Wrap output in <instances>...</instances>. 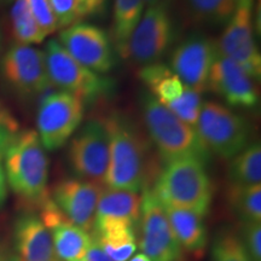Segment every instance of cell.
Returning <instances> with one entry per match:
<instances>
[{
	"instance_id": "cell-1",
	"label": "cell",
	"mask_w": 261,
	"mask_h": 261,
	"mask_svg": "<svg viewBox=\"0 0 261 261\" xmlns=\"http://www.w3.org/2000/svg\"><path fill=\"white\" fill-rule=\"evenodd\" d=\"M3 158L6 181L16 195L38 205L50 197L48 159L37 130L15 132L5 146Z\"/></svg>"
},
{
	"instance_id": "cell-2",
	"label": "cell",
	"mask_w": 261,
	"mask_h": 261,
	"mask_svg": "<svg viewBox=\"0 0 261 261\" xmlns=\"http://www.w3.org/2000/svg\"><path fill=\"white\" fill-rule=\"evenodd\" d=\"M205 165L195 158L165 163L152 189L155 196L166 207L190 211L204 218L213 201V185Z\"/></svg>"
},
{
	"instance_id": "cell-3",
	"label": "cell",
	"mask_w": 261,
	"mask_h": 261,
	"mask_svg": "<svg viewBox=\"0 0 261 261\" xmlns=\"http://www.w3.org/2000/svg\"><path fill=\"white\" fill-rule=\"evenodd\" d=\"M103 122L109 139V165L103 184L140 192L145 188V151L136 127L119 113L110 114Z\"/></svg>"
},
{
	"instance_id": "cell-4",
	"label": "cell",
	"mask_w": 261,
	"mask_h": 261,
	"mask_svg": "<svg viewBox=\"0 0 261 261\" xmlns=\"http://www.w3.org/2000/svg\"><path fill=\"white\" fill-rule=\"evenodd\" d=\"M142 106L146 129L163 162L184 158H195L204 163L210 161L211 152L195 127L181 121L151 94L143 97Z\"/></svg>"
},
{
	"instance_id": "cell-5",
	"label": "cell",
	"mask_w": 261,
	"mask_h": 261,
	"mask_svg": "<svg viewBox=\"0 0 261 261\" xmlns=\"http://www.w3.org/2000/svg\"><path fill=\"white\" fill-rule=\"evenodd\" d=\"M45 64L52 86L92 103L112 93L114 83L109 77L87 69L64 50L58 40H50L44 51Z\"/></svg>"
},
{
	"instance_id": "cell-6",
	"label": "cell",
	"mask_w": 261,
	"mask_h": 261,
	"mask_svg": "<svg viewBox=\"0 0 261 261\" xmlns=\"http://www.w3.org/2000/svg\"><path fill=\"white\" fill-rule=\"evenodd\" d=\"M210 152L232 159L249 145L250 126L242 115L217 102H205L195 126Z\"/></svg>"
},
{
	"instance_id": "cell-7",
	"label": "cell",
	"mask_w": 261,
	"mask_h": 261,
	"mask_svg": "<svg viewBox=\"0 0 261 261\" xmlns=\"http://www.w3.org/2000/svg\"><path fill=\"white\" fill-rule=\"evenodd\" d=\"M174 38V23L167 0L150 5L130 35L126 58L142 67L158 63L169 51Z\"/></svg>"
},
{
	"instance_id": "cell-8",
	"label": "cell",
	"mask_w": 261,
	"mask_h": 261,
	"mask_svg": "<svg viewBox=\"0 0 261 261\" xmlns=\"http://www.w3.org/2000/svg\"><path fill=\"white\" fill-rule=\"evenodd\" d=\"M84 102L73 94L57 91L42 97L37 114L38 136L44 149H60L83 121Z\"/></svg>"
},
{
	"instance_id": "cell-9",
	"label": "cell",
	"mask_w": 261,
	"mask_h": 261,
	"mask_svg": "<svg viewBox=\"0 0 261 261\" xmlns=\"http://www.w3.org/2000/svg\"><path fill=\"white\" fill-rule=\"evenodd\" d=\"M254 0H238L217 47L221 55L236 62L254 80H260L261 55L254 35Z\"/></svg>"
},
{
	"instance_id": "cell-10",
	"label": "cell",
	"mask_w": 261,
	"mask_h": 261,
	"mask_svg": "<svg viewBox=\"0 0 261 261\" xmlns=\"http://www.w3.org/2000/svg\"><path fill=\"white\" fill-rule=\"evenodd\" d=\"M139 247L151 261H180L182 248L169 224L165 208L152 189L142 194L139 225Z\"/></svg>"
},
{
	"instance_id": "cell-11",
	"label": "cell",
	"mask_w": 261,
	"mask_h": 261,
	"mask_svg": "<svg viewBox=\"0 0 261 261\" xmlns=\"http://www.w3.org/2000/svg\"><path fill=\"white\" fill-rule=\"evenodd\" d=\"M68 159L77 178L102 184L109 165V139L103 121L90 120L75 132Z\"/></svg>"
},
{
	"instance_id": "cell-12",
	"label": "cell",
	"mask_w": 261,
	"mask_h": 261,
	"mask_svg": "<svg viewBox=\"0 0 261 261\" xmlns=\"http://www.w3.org/2000/svg\"><path fill=\"white\" fill-rule=\"evenodd\" d=\"M58 42L75 61L94 73H109L115 67V48L106 31L97 25L77 22L62 29Z\"/></svg>"
},
{
	"instance_id": "cell-13",
	"label": "cell",
	"mask_w": 261,
	"mask_h": 261,
	"mask_svg": "<svg viewBox=\"0 0 261 261\" xmlns=\"http://www.w3.org/2000/svg\"><path fill=\"white\" fill-rule=\"evenodd\" d=\"M3 74L10 86L22 97L50 93L52 84L48 77L44 52L31 45L16 44L3 58Z\"/></svg>"
},
{
	"instance_id": "cell-14",
	"label": "cell",
	"mask_w": 261,
	"mask_h": 261,
	"mask_svg": "<svg viewBox=\"0 0 261 261\" xmlns=\"http://www.w3.org/2000/svg\"><path fill=\"white\" fill-rule=\"evenodd\" d=\"M217 54V42L196 33L173 50L169 68L185 86L202 94L208 91V79Z\"/></svg>"
},
{
	"instance_id": "cell-15",
	"label": "cell",
	"mask_w": 261,
	"mask_h": 261,
	"mask_svg": "<svg viewBox=\"0 0 261 261\" xmlns=\"http://www.w3.org/2000/svg\"><path fill=\"white\" fill-rule=\"evenodd\" d=\"M208 90L233 108L252 109L259 104L255 80L230 58L218 51L208 79Z\"/></svg>"
},
{
	"instance_id": "cell-16",
	"label": "cell",
	"mask_w": 261,
	"mask_h": 261,
	"mask_svg": "<svg viewBox=\"0 0 261 261\" xmlns=\"http://www.w3.org/2000/svg\"><path fill=\"white\" fill-rule=\"evenodd\" d=\"M103 190L99 182L80 178L64 179L54 188L52 201L67 219L87 232H91L98 201Z\"/></svg>"
},
{
	"instance_id": "cell-17",
	"label": "cell",
	"mask_w": 261,
	"mask_h": 261,
	"mask_svg": "<svg viewBox=\"0 0 261 261\" xmlns=\"http://www.w3.org/2000/svg\"><path fill=\"white\" fill-rule=\"evenodd\" d=\"M40 219L50 231L61 261H85L92 236L71 223L48 197L41 205Z\"/></svg>"
},
{
	"instance_id": "cell-18",
	"label": "cell",
	"mask_w": 261,
	"mask_h": 261,
	"mask_svg": "<svg viewBox=\"0 0 261 261\" xmlns=\"http://www.w3.org/2000/svg\"><path fill=\"white\" fill-rule=\"evenodd\" d=\"M142 195L139 192L117 189H104L98 201L93 228L91 232H102L112 227L126 226L137 231L140 219Z\"/></svg>"
},
{
	"instance_id": "cell-19",
	"label": "cell",
	"mask_w": 261,
	"mask_h": 261,
	"mask_svg": "<svg viewBox=\"0 0 261 261\" xmlns=\"http://www.w3.org/2000/svg\"><path fill=\"white\" fill-rule=\"evenodd\" d=\"M14 240L17 261H61L50 231L38 215L27 213L16 220Z\"/></svg>"
},
{
	"instance_id": "cell-20",
	"label": "cell",
	"mask_w": 261,
	"mask_h": 261,
	"mask_svg": "<svg viewBox=\"0 0 261 261\" xmlns=\"http://www.w3.org/2000/svg\"><path fill=\"white\" fill-rule=\"evenodd\" d=\"M163 208L167 214L173 232L182 249L195 255H201L207 246V230L203 223V217L194 212L179 208L166 205H163Z\"/></svg>"
},
{
	"instance_id": "cell-21",
	"label": "cell",
	"mask_w": 261,
	"mask_h": 261,
	"mask_svg": "<svg viewBox=\"0 0 261 261\" xmlns=\"http://www.w3.org/2000/svg\"><path fill=\"white\" fill-rule=\"evenodd\" d=\"M138 74L150 94L162 106H167L184 92L185 85L167 64L158 62L145 65Z\"/></svg>"
},
{
	"instance_id": "cell-22",
	"label": "cell",
	"mask_w": 261,
	"mask_h": 261,
	"mask_svg": "<svg viewBox=\"0 0 261 261\" xmlns=\"http://www.w3.org/2000/svg\"><path fill=\"white\" fill-rule=\"evenodd\" d=\"M237 4L238 0H182V9L191 23L219 28L227 23Z\"/></svg>"
},
{
	"instance_id": "cell-23",
	"label": "cell",
	"mask_w": 261,
	"mask_h": 261,
	"mask_svg": "<svg viewBox=\"0 0 261 261\" xmlns=\"http://www.w3.org/2000/svg\"><path fill=\"white\" fill-rule=\"evenodd\" d=\"M144 0H114L113 46L126 58L127 44L144 12Z\"/></svg>"
},
{
	"instance_id": "cell-24",
	"label": "cell",
	"mask_w": 261,
	"mask_h": 261,
	"mask_svg": "<svg viewBox=\"0 0 261 261\" xmlns=\"http://www.w3.org/2000/svg\"><path fill=\"white\" fill-rule=\"evenodd\" d=\"M231 185L261 184V145L253 143L233 156L228 167Z\"/></svg>"
},
{
	"instance_id": "cell-25",
	"label": "cell",
	"mask_w": 261,
	"mask_h": 261,
	"mask_svg": "<svg viewBox=\"0 0 261 261\" xmlns=\"http://www.w3.org/2000/svg\"><path fill=\"white\" fill-rule=\"evenodd\" d=\"M91 234L114 261H128L135 255L138 247L135 228L112 227L102 232H92Z\"/></svg>"
},
{
	"instance_id": "cell-26",
	"label": "cell",
	"mask_w": 261,
	"mask_h": 261,
	"mask_svg": "<svg viewBox=\"0 0 261 261\" xmlns=\"http://www.w3.org/2000/svg\"><path fill=\"white\" fill-rule=\"evenodd\" d=\"M228 200L243 223H261V184L231 185Z\"/></svg>"
},
{
	"instance_id": "cell-27",
	"label": "cell",
	"mask_w": 261,
	"mask_h": 261,
	"mask_svg": "<svg viewBox=\"0 0 261 261\" xmlns=\"http://www.w3.org/2000/svg\"><path fill=\"white\" fill-rule=\"evenodd\" d=\"M10 17L12 32L18 44H40L46 38L33 17L29 0H15Z\"/></svg>"
},
{
	"instance_id": "cell-28",
	"label": "cell",
	"mask_w": 261,
	"mask_h": 261,
	"mask_svg": "<svg viewBox=\"0 0 261 261\" xmlns=\"http://www.w3.org/2000/svg\"><path fill=\"white\" fill-rule=\"evenodd\" d=\"M213 261H252L244 249L240 237L231 231H221L212 246Z\"/></svg>"
},
{
	"instance_id": "cell-29",
	"label": "cell",
	"mask_w": 261,
	"mask_h": 261,
	"mask_svg": "<svg viewBox=\"0 0 261 261\" xmlns=\"http://www.w3.org/2000/svg\"><path fill=\"white\" fill-rule=\"evenodd\" d=\"M202 106H203L202 94L185 86L184 92L177 99L165 107L181 121L195 127L200 116Z\"/></svg>"
},
{
	"instance_id": "cell-30",
	"label": "cell",
	"mask_w": 261,
	"mask_h": 261,
	"mask_svg": "<svg viewBox=\"0 0 261 261\" xmlns=\"http://www.w3.org/2000/svg\"><path fill=\"white\" fill-rule=\"evenodd\" d=\"M58 28L70 27L84 17L80 0H48Z\"/></svg>"
},
{
	"instance_id": "cell-31",
	"label": "cell",
	"mask_w": 261,
	"mask_h": 261,
	"mask_svg": "<svg viewBox=\"0 0 261 261\" xmlns=\"http://www.w3.org/2000/svg\"><path fill=\"white\" fill-rule=\"evenodd\" d=\"M29 6L42 34L45 37L54 34L58 29V25L48 0H29Z\"/></svg>"
},
{
	"instance_id": "cell-32",
	"label": "cell",
	"mask_w": 261,
	"mask_h": 261,
	"mask_svg": "<svg viewBox=\"0 0 261 261\" xmlns=\"http://www.w3.org/2000/svg\"><path fill=\"white\" fill-rule=\"evenodd\" d=\"M240 240L252 261H261V223H243Z\"/></svg>"
},
{
	"instance_id": "cell-33",
	"label": "cell",
	"mask_w": 261,
	"mask_h": 261,
	"mask_svg": "<svg viewBox=\"0 0 261 261\" xmlns=\"http://www.w3.org/2000/svg\"><path fill=\"white\" fill-rule=\"evenodd\" d=\"M15 122L6 115L5 113L0 114V160L3 159V152L9 139L15 133Z\"/></svg>"
},
{
	"instance_id": "cell-34",
	"label": "cell",
	"mask_w": 261,
	"mask_h": 261,
	"mask_svg": "<svg viewBox=\"0 0 261 261\" xmlns=\"http://www.w3.org/2000/svg\"><path fill=\"white\" fill-rule=\"evenodd\" d=\"M84 17L104 14L108 0H80Z\"/></svg>"
},
{
	"instance_id": "cell-35",
	"label": "cell",
	"mask_w": 261,
	"mask_h": 261,
	"mask_svg": "<svg viewBox=\"0 0 261 261\" xmlns=\"http://www.w3.org/2000/svg\"><path fill=\"white\" fill-rule=\"evenodd\" d=\"M92 236V234H91ZM85 261H114L108 254L104 252L103 248L99 246V243L97 242L96 238L92 236V241L87 249L86 256H85Z\"/></svg>"
},
{
	"instance_id": "cell-36",
	"label": "cell",
	"mask_w": 261,
	"mask_h": 261,
	"mask_svg": "<svg viewBox=\"0 0 261 261\" xmlns=\"http://www.w3.org/2000/svg\"><path fill=\"white\" fill-rule=\"evenodd\" d=\"M6 198V178L4 167L2 165V160H0V205L5 202Z\"/></svg>"
},
{
	"instance_id": "cell-37",
	"label": "cell",
	"mask_w": 261,
	"mask_h": 261,
	"mask_svg": "<svg viewBox=\"0 0 261 261\" xmlns=\"http://www.w3.org/2000/svg\"><path fill=\"white\" fill-rule=\"evenodd\" d=\"M0 261H17L15 253H12L2 242H0Z\"/></svg>"
},
{
	"instance_id": "cell-38",
	"label": "cell",
	"mask_w": 261,
	"mask_h": 261,
	"mask_svg": "<svg viewBox=\"0 0 261 261\" xmlns=\"http://www.w3.org/2000/svg\"><path fill=\"white\" fill-rule=\"evenodd\" d=\"M128 261H151V260H150L149 257L145 255V254L140 253V254H137V255L130 257Z\"/></svg>"
},
{
	"instance_id": "cell-39",
	"label": "cell",
	"mask_w": 261,
	"mask_h": 261,
	"mask_svg": "<svg viewBox=\"0 0 261 261\" xmlns=\"http://www.w3.org/2000/svg\"><path fill=\"white\" fill-rule=\"evenodd\" d=\"M161 2H165V0H144V3H145L146 6L158 4V3H161Z\"/></svg>"
},
{
	"instance_id": "cell-40",
	"label": "cell",
	"mask_w": 261,
	"mask_h": 261,
	"mask_svg": "<svg viewBox=\"0 0 261 261\" xmlns=\"http://www.w3.org/2000/svg\"><path fill=\"white\" fill-rule=\"evenodd\" d=\"M12 2V0H0V5L2 4H8V3Z\"/></svg>"
},
{
	"instance_id": "cell-41",
	"label": "cell",
	"mask_w": 261,
	"mask_h": 261,
	"mask_svg": "<svg viewBox=\"0 0 261 261\" xmlns=\"http://www.w3.org/2000/svg\"><path fill=\"white\" fill-rule=\"evenodd\" d=\"M2 113H3V112H2V110H0V114H2Z\"/></svg>"
}]
</instances>
